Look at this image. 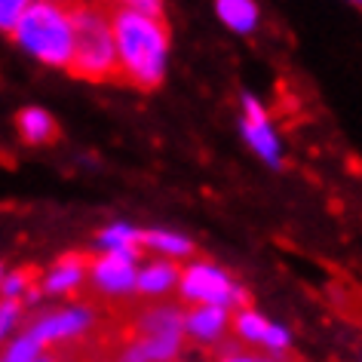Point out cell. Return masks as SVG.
<instances>
[{"instance_id":"6da1fadb","label":"cell","mask_w":362,"mask_h":362,"mask_svg":"<svg viewBox=\"0 0 362 362\" xmlns=\"http://www.w3.org/2000/svg\"><path fill=\"white\" fill-rule=\"evenodd\" d=\"M111 25H114V47H117L120 77H126L129 83L141 89L157 86L163 74H166V59H169L166 19L144 16L126 4L114 10Z\"/></svg>"},{"instance_id":"7a4b0ae2","label":"cell","mask_w":362,"mask_h":362,"mask_svg":"<svg viewBox=\"0 0 362 362\" xmlns=\"http://www.w3.org/2000/svg\"><path fill=\"white\" fill-rule=\"evenodd\" d=\"M16 40L34 59L52 68H71L74 62V16L62 4H28L16 25Z\"/></svg>"},{"instance_id":"3957f363","label":"cell","mask_w":362,"mask_h":362,"mask_svg":"<svg viewBox=\"0 0 362 362\" xmlns=\"http://www.w3.org/2000/svg\"><path fill=\"white\" fill-rule=\"evenodd\" d=\"M74 16V62L71 71L83 80H114L120 77L114 47V25L102 6H71Z\"/></svg>"},{"instance_id":"277c9868","label":"cell","mask_w":362,"mask_h":362,"mask_svg":"<svg viewBox=\"0 0 362 362\" xmlns=\"http://www.w3.org/2000/svg\"><path fill=\"white\" fill-rule=\"evenodd\" d=\"M178 288L185 295V301H194L197 307H224V310H233V307L246 304V292L221 267L206 264V261H197V264L181 270Z\"/></svg>"},{"instance_id":"5b68a950","label":"cell","mask_w":362,"mask_h":362,"mask_svg":"<svg viewBox=\"0 0 362 362\" xmlns=\"http://www.w3.org/2000/svg\"><path fill=\"white\" fill-rule=\"evenodd\" d=\"M243 139L249 141V148L258 153L264 163H270V166H279V139L274 132V126H270L264 107H261V102L255 95H243Z\"/></svg>"},{"instance_id":"8992f818","label":"cell","mask_w":362,"mask_h":362,"mask_svg":"<svg viewBox=\"0 0 362 362\" xmlns=\"http://www.w3.org/2000/svg\"><path fill=\"white\" fill-rule=\"evenodd\" d=\"M89 325H93V310L89 307H68V310H59V313H49L37 320L31 325V338L47 347V344H59V341H71V338H80Z\"/></svg>"},{"instance_id":"52a82bcc","label":"cell","mask_w":362,"mask_h":362,"mask_svg":"<svg viewBox=\"0 0 362 362\" xmlns=\"http://www.w3.org/2000/svg\"><path fill=\"white\" fill-rule=\"evenodd\" d=\"M89 279L98 292L105 295H126L135 288V279H139V270H135L132 258L126 255H111L105 252L98 261L89 264Z\"/></svg>"},{"instance_id":"ba28073f","label":"cell","mask_w":362,"mask_h":362,"mask_svg":"<svg viewBox=\"0 0 362 362\" xmlns=\"http://www.w3.org/2000/svg\"><path fill=\"white\" fill-rule=\"evenodd\" d=\"M230 322V310L224 307H194L185 313V334L197 341H218Z\"/></svg>"},{"instance_id":"9c48e42d","label":"cell","mask_w":362,"mask_h":362,"mask_svg":"<svg viewBox=\"0 0 362 362\" xmlns=\"http://www.w3.org/2000/svg\"><path fill=\"white\" fill-rule=\"evenodd\" d=\"M178 279H181V274L172 261H153V264L139 270L135 288H139L141 295H166L178 286Z\"/></svg>"},{"instance_id":"30bf717a","label":"cell","mask_w":362,"mask_h":362,"mask_svg":"<svg viewBox=\"0 0 362 362\" xmlns=\"http://www.w3.org/2000/svg\"><path fill=\"white\" fill-rule=\"evenodd\" d=\"M218 19L237 34H252L258 25V6L252 0H218L215 4Z\"/></svg>"},{"instance_id":"8fae6325","label":"cell","mask_w":362,"mask_h":362,"mask_svg":"<svg viewBox=\"0 0 362 362\" xmlns=\"http://www.w3.org/2000/svg\"><path fill=\"white\" fill-rule=\"evenodd\" d=\"M19 135L28 144H43V141H52V135H56V120L40 111V107H25L19 111Z\"/></svg>"},{"instance_id":"7c38bea8","label":"cell","mask_w":362,"mask_h":362,"mask_svg":"<svg viewBox=\"0 0 362 362\" xmlns=\"http://www.w3.org/2000/svg\"><path fill=\"white\" fill-rule=\"evenodd\" d=\"M98 240H102L105 252H111V255H126V258L135 261L139 246H141V230L129 228V224H111V228H105L98 233Z\"/></svg>"},{"instance_id":"4fadbf2b","label":"cell","mask_w":362,"mask_h":362,"mask_svg":"<svg viewBox=\"0 0 362 362\" xmlns=\"http://www.w3.org/2000/svg\"><path fill=\"white\" fill-rule=\"evenodd\" d=\"M141 243L151 249H157L160 255H169V258H187L194 252L191 240L181 237V233H172V230H144Z\"/></svg>"},{"instance_id":"5bb4252c","label":"cell","mask_w":362,"mask_h":362,"mask_svg":"<svg viewBox=\"0 0 362 362\" xmlns=\"http://www.w3.org/2000/svg\"><path fill=\"white\" fill-rule=\"evenodd\" d=\"M83 274H86V267H83V261L80 258H65L56 270H49V276L43 279V288L47 292H71V288H77L80 283H83Z\"/></svg>"},{"instance_id":"9a60e30c","label":"cell","mask_w":362,"mask_h":362,"mask_svg":"<svg viewBox=\"0 0 362 362\" xmlns=\"http://www.w3.org/2000/svg\"><path fill=\"white\" fill-rule=\"evenodd\" d=\"M267 329H270V320H264L258 310H240L237 316H233V332H237L243 341L264 344Z\"/></svg>"},{"instance_id":"2e32d148","label":"cell","mask_w":362,"mask_h":362,"mask_svg":"<svg viewBox=\"0 0 362 362\" xmlns=\"http://www.w3.org/2000/svg\"><path fill=\"white\" fill-rule=\"evenodd\" d=\"M37 359H40V344L34 341L31 334H22V338H16L10 347H6L0 362H37Z\"/></svg>"},{"instance_id":"e0dca14e","label":"cell","mask_w":362,"mask_h":362,"mask_svg":"<svg viewBox=\"0 0 362 362\" xmlns=\"http://www.w3.org/2000/svg\"><path fill=\"white\" fill-rule=\"evenodd\" d=\"M25 6L28 4H22V0H0V28L16 31V25H19Z\"/></svg>"},{"instance_id":"ac0fdd59","label":"cell","mask_w":362,"mask_h":362,"mask_svg":"<svg viewBox=\"0 0 362 362\" xmlns=\"http://www.w3.org/2000/svg\"><path fill=\"white\" fill-rule=\"evenodd\" d=\"M28 283H31V276L25 274V270H16V274L0 279V292H4L6 301H16V295L28 292Z\"/></svg>"},{"instance_id":"d6986e66","label":"cell","mask_w":362,"mask_h":362,"mask_svg":"<svg viewBox=\"0 0 362 362\" xmlns=\"http://www.w3.org/2000/svg\"><path fill=\"white\" fill-rule=\"evenodd\" d=\"M19 322V304L16 301H4L0 304V341L10 334V329Z\"/></svg>"},{"instance_id":"ffe728a7","label":"cell","mask_w":362,"mask_h":362,"mask_svg":"<svg viewBox=\"0 0 362 362\" xmlns=\"http://www.w3.org/2000/svg\"><path fill=\"white\" fill-rule=\"evenodd\" d=\"M117 362H148V359H144V353H141V347H139V344H129V347H126L123 353H120V356H117Z\"/></svg>"},{"instance_id":"44dd1931","label":"cell","mask_w":362,"mask_h":362,"mask_svg":"<svg viewBox=\"0 0 362 362\" xmlns=\"http://www.w3.org/2000/svg\"><path fill=\"white\" fill-rule=\"evenodd\" d=\"M221 362H270V359H258V356H246V353H237V356H228Z\"/></svg>"},{"instance_id":"7402d4cb","label":"cell","mask_w":362,"mask_h":362,"mask_svg":"<svg viewBox=\"0 0 362 362\" xmlns=\"http://www.w3.org/2000/svg\"><path fill=\"white\" fill-rule=\"evenodd\" d=\"M37 362H52V359H49V356H40V359H37Z\"/></svg>"},{"instance_id":"603a6c76","label":"cell","mask_w":362,"mask_h":362,"mask_svg":"<svg viewBox=\"0 0 362 362\" xmlns=\"http://www.w3.org/2000/svg\"><path fill=\"white\" fill-rule=\"evenodd\" d=\"M0 279H4V274H0Z\"/></svg>"}]
</instances>
